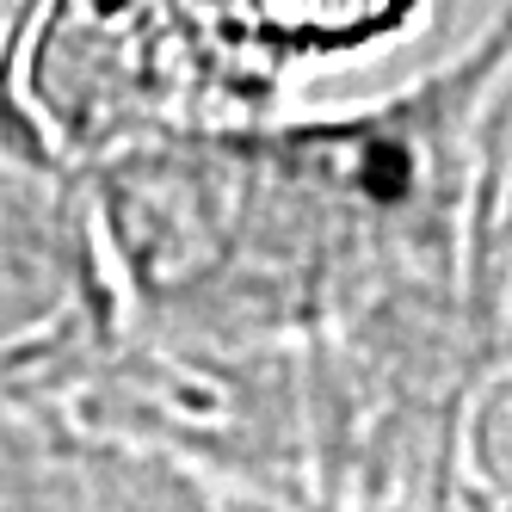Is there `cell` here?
I'll return each mask as SVG.
<instances>
[{
  "mask_svg": "<svg viewBox=\"0 0 512 512\" xmlns=\"http://www.w3.org/2000/svg\"><path fill=\"white\" fill-rule=\"evenodd\" d=\"M38 7L44 0H0V161L31 173L44 167V136H38V112H25L19 99V68H31Z\"/></svg>",
  "mask_w": 512,
  "mask_h": 512,
  "instance_id": "cell-1",
  "label": "cell"
}]
</instances>
